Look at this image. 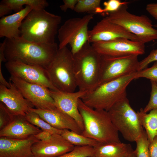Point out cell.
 I'll list each match as a JSON object with an SVG mask.
<instances>
[{"mask_svg":"<svg viewBox=\"0 0 157 157\" xmlns=\"http://www.w3.org/2000/svg\"><path fill=\"white\" fill-rule=\"evenodd\" d=\"M151 91L149 100L145 108L143 109L145 113L157 109V84L152 81H150Z\"/></svg>","mask_w":157,"mask_h":157,"instance_id":"obj_33","label":"cell"},{"mask_svg":"<svg viewBox=\"0 0 157 157\" xmlns=\"http://www.w3.org/2000/svg\"><path fill=\"white\" fill-rule=\"evenodd\" d=\"M108 112L114 126L125 140L135 142L143 132L137 112L131 107L126 96L116 103Z\"/></svg>","mask_w":157,"mask_h":157,"instance_id":"obj_8","label":"cell"},{"mask_svg":"<svg viewBox=\"0 0 157 157\" xmlns=\"http://www.w3.org/2000/svg\"><path fill=\"white\" fill-rule=\"evenodd\" d=\"M52 135L49 131L42 130L40 132L34 135L39 140L46 141L51 139Z\"/></svg>","mask_w":157,"mask_h":157,"instance_id":"obj_37","label":"cell"},{"mask_svg":"<svg viewBox=\"0 0 157 157\" xmlns=\"http://www.w3.org/2000/svg\"><path fill=\"white\" fill-rule=\"evenodd\" d=\"M3 103L0 102V130L13 119L15 117Z\"/></svg>","mask_w":157,"mask_h":157,"instance_id":"obj_32","label":"cell"},{"mask_svg":"<svg viewBox=\"0 0 157 157\" xmlns=\"http://www.w3.org/2000/svg\"><path fill=\"white\" fill-rule=\"evenodd\" d=\"M5 40L4 54L7 61L19 60L26 64L39 65L45 69L53 60L59 49L56 42L36 43L20 37Z\"/></svg>","mask_w":157,"mask_h":157,"instance_id":"obj_1","label":"cell"},{"mask_svg":"<svg viewBox=\"0 0 157 157\" xmlns=\"http://www.w3.org/2000/svg\"><path fill=\"white\" fill-rule=\"evenodd\" d=\"M101 57L88 42L73 55L74 73L79 90L88 93L98 86Z\"/></svg>","mask_w":157,"mask_h":157,"instance_id":"obj_4","label":"cell"},{"mask_svg":"<svg viewBox=\"0 0 157 157\" xmlns=\"http://www.w3.org/2000/svg\"><path fill=\"white\" fill-rule=\"evenodd\" d=\"M46 69L51 83L58 90L75 92L77 86L74 73L73 55L67 47L58 49Z\"/></svg>","mask_w":157,"mask_h":157,"instance_id":"obj_7","label":"cell"},{"mask_svg":"<svg viewBox=\"0 0 157 157\" xmlns=\"http://www.w3.org/2000/svg\"><path fill=\"white\" fill-rule=\"evenodd\" d=\"M8 88L0 84V101L14 115L25 116L34 108V106L26 99L15 85L9 81Z\"/></svg>","mask_w":157,"mask_h":157,"instance_id":"obj_16","label":"cell"},{"mask_svg":"<svg viewBox=\"0 0 157 157\" xmlns=\"http://www.w3.org/2000/svg\"><path fill=\"white\" fill-rule=\"evenodd\" d=\"M42 130L26 119L25 116L15 115L13 120L0 130V137L22 139L34 135Z\"/></svg>","mask_w":157,"mask_h":157,"instance_id":"obj_20","label":"cell"},{"mask_svg":"<svg viewBox=\"0 0 157 157\" xmlns=\"http://www.w3.org/2000/svg\"><path fill=\"white\" fill-rule=\"evenodd\" d=\"M93 147L95 157H127L134 150L129 144L121 142L99 143Z\"/></svg>","mask_w":157,"mask_h":157,"instance_id":"obj_22","label":"cell"},{"mask_svg":"<svg viewBox=\"0 0 157 157\" xmlns=\"http://www.w3.org/2000/svg\"><path fill=\"white\" fill-rule=\"evenodd\" d=\"M50 92L56 107L74 119L83 131L84 124L78 109V103L79 99L88 92L79 90L77 92H67L50 89Z\"/></svg>","mask_w":157,"mask_h":157,"instance_id":"obj_15","label":"cell"},{"mask_svg":"<svg viewBox=\"0 0 157 157\" xmlns=\"http://www.w3.org/2000/svg\"><path fill=\"white\" fill-rule=\"evenodd\" d=\"M128 4L122 5L117 10L108 13L105 18L135 35L144 44L157 40V29L154 28L151 19L145 15H137L129 13Z\"/></svg>","mask_w":157,"mask_h":157,"instance_id":"obj_6","label":"cell"},{"mask_svg":"<svg viewBox=\"0 0 157 157\" xmlns=\"http://www.w3.org/2000/svg\"><path fill=\"white\" fill-rule=\"evenodd\" d=\"M32 7L26 6L21 10L12 15L3 16L0 19V37L12 39L20 37L22 22Z\"/></svg>","mask_w":157,"mask_h":157,"instance_id":"obj_21","label":"cell"},{"mask_svg":"<svg viewBox=\"0 0 157 157\" xmlns=\"http://www.w3.org/2000/svg\"><path fill=\"white\" fill-rule=\"evenodd\" d=\"M156 61H157V49L151 50L147 56L139 61L138 72L147 67L150 63Z\"/></svg>","mask_w":157,"mask_h":157,"instance_id":"obj_34","label":"cell"},{"mask_svg":"<svg viewBox=\"0 0 157 157\" xmlns=\"http://www.w3.org/2000/svg\"><path fill=\"white\" fill-rule=\"evenodd\" d=\"M94 15L89 14L66 20L58 30V48L69 44L73 55L78 52L88 42V26Z\"/></svg>","mask_w":157,"mask_h":157,"instance_id":"obj_9","label":"cell"},{"mask_svg":"<svg viewBox=\"0 0 157 157\" xmlns=\"http://www.w3.org/2000/svg\"><path fill=\"white\" fill-rule=\"evenodd\" d=\"M100 85L110 81L138 72V56H101Z\"/></svg>","mask_w":157,"mask_h":157,"instance_id":"obj_10","label":"cell"},{"mask_svg":"<svg viewBox=\"0 0 157 157\" xmlns=\"http://www.w3.org/2000/svg\"><path fill=\"white\" fill-rule=\"evenodd\" d=\"M149 150L150 157H157V136L150 143Z\"/></svg>","mask_w":157,"mask_h":157,"instance_id":"obj_38","label":"cell"},{"mask_svg":"<svg viewBox=\"0 0 157 157\" xmlns=\"http://www.w3.org/2000/svg\"><path fill=\"white\" fill-rule=\"evenodd\" d=\"M61 135L66 140L74 146H90L94 147L98 143L96 140L68 129H64Z\"/></svg>","mask_w":157,"mask_h":157,"instance_id":"obj_25","label":"cell"},{"mask_svg":"<svg viewBox=\"0 0 157 157\" xmlns=\"http://www.w3.org/2000/svg\"><path fill=\"white\" fill-rule=\"evenodd\" d=\"M10 81L15 85L24 97L35 108L53 110L57 108L48 88L12 76L10 78Z\"/></svg>","mask_w":157,"mask_h":157,"instance_id":"obj_11","label":"cell"},{"mask_svg":"<svg viewBox=\"0 0 157 157\" xmlns=\"http://www.w3.org/2000/svg\"><path fill=\"white\" fill-rule=\"evenodd\" d=\"M91 44L94 49L102 56H139L144 54L145 52V44L126 38L96 42Z\"/></svg>","mask_w":157,"mask_h":157,"instance_id":"obj_13","label":"cell"},{"mask_svg":"<svg viewBox=\"0 0 157 157\" xmlns=\"http://www.w3.org/2000/svg\"><path fill=\"white\" fill-rule=\"evenodd\" d=\"M30 110L37 113L42 119L56 129H68L80 134L82 133V131L75 120L57 108L53 110L32 108Z\"/></svg>","mask_w":157,"mask_h":157,"instance_id":"obj_19","label":"cell"},{"mask_svg":"<svg viewBox=\"0 0 157 157\" xmlns=\"http://www.w3.org/2000/svg\"><path fill=\"white\" fill-rule=\"evenodd\" d=\"M135 142L136 147L134 151L136 157H150L149 150L150 142L145 130Z\"/></svg>","mask_w":157,"mask_h":157,"instance_id":"obj_28","label":"cell"},{"mask_svg":"<svg viewBox=\"0 0 157 157\" xmlns=\"http://www.w3.org/2000/svg\"><path fill=\"white\" fill-rule=\"evenodd\" d=\"M146 9L147 12L157 20V3H148L146 5Z\"/></svg>","mask_w":157,"mask_h":157,"instance_id":"obj_36","label":"cell"},{"mask_svg":"<svg viewBox=\"0 0 157 157\" xmlns=\"http://www.w3.org/2000/svg\"><path fill=\"white\" fill-rule=\"evenodd\" d=\"M24 6H31L33 9H45L49 3L46 0H3L0 3V17L8 14L12 10L18 12L24 8Z\"/></svg>","mask_w":157,"mask_h":157,"instance_id":"obj_23","label":"cell"},{"mask_svg":"<svg viewBox=\"0 0 157 157\" xmlns=\"http://www.w3.org/2000/svg\"><path fill=\"white\" fill-rule=\"evenodd\" d=\"M136 72L106 82L98 86L81 99L93 108L108 111L117 101L126 96V88L135 79Z\"/></svg>","mask_w":157,"mask_h":157,"instance_id":"obj_5","label":"cell"},{"mask_svg":"<svg viewBox=\"0 0 157 157\" xmlns=\"http://www.w3.org/2000/svg\"><path fill=\"white\" fill-rule=\"evenodd\" d=\"M141 78L149 79L150 81H153L157 84V61L154 62L151 67L137 72L135 79Z\"/></svg>","mask_w":157,"mask_h":157,"instance_id":"obj_31","label":"cell"},{"mask_svg":"<svg viewBox=\"0 0 157 157\" xmlns=\"http://www.w3.org/2000/svg\"><path fill=\"white\" fill-rule=\"evenodd\" d=\"M78 106L84 126L81 135L100 143L121 142L119 132L113 124L108 111L90 107L81 99L78 100Z\"/></svg>","mask_w":157,"mask_h":157,"instance_id":"obj_3","label":"cell"},{"mask_svg":"<svg viewBox=\"0 0 157 157\" xmlns=\"http://www.w3.org/2000/svg\"><path fill=\"white\" fill-rule=\"evenodd\" d=\"M78 0H63V4L60 6L61 10L66 12L69 9L74 10Z\"/></svg>","mask_w":157,"mask_h":157,"instance_id":"obj_35","label":"cell"},{"mask_svg":"<svg viewBox=\"0 0 157 157\" xmlns=\"http://www.w3.org/2000/svg\"><path fill=\"white\" fill-rule=\"evenodd\" d=\"M74 147L61 134H52L48 141L35 142L32 151L34 157H58L71 151Z\"/></svg>","mask_w":157,"mask_h":157,"instance_id":"obj_17","label":"cell"},{"mask_svg":"<svg viewBox=\"0 0 157 157\" xmlns=\"http://www.w3.org/2000/svg\"><path fill=\"white\" fill-rule=\"evenodd\" d=\"M127 157H136V155L133 150L132 152L130 153Z\"/></svg>","mask_w":157,"mask_h":157,"instance_id":"obj_40","label":"cell"},{"mask_svg":"<svg viewBox=\"0 0 157 157\" xmlns=\"http://www.w3.org/2000/svg\"><path fill=\"white\" fill-rule=\"evenodd\" d=\"M62 17L45 9H32L23 20L20 37L38 43H55Z\"/></svg>","mask_w":157,"mask_h":157,"instance_id":"obj_2","label":"cell"},{"mask_svg":"<svg viewBox=\"0 0 157 157\" xmlns=\"http://www.w3.org/2000/svg\"><path fill=\"white\" fill-rule=\"evenodd\" d=\"M5 46V40L4 39L2 42L0 43V68H1V65L2 62H7L4 54Z\"/></svg>","mask_w":157,"mask_h":157,"instance_id":"obj_39","label":"cell"},{"mask_svg":"<svg viewBox=\"0 0 157 157\" xmlns=\"http://www.w3.org/2000/svg\"><path fill=\"white\" fill-rule=\"evenodd\" d=\"M120 38L140 42L136 36L130 33L121 26L104 18L97 22L91 30H89L88 42L92 44Z\"/></svg>","mask_w":157,"mask_h":157,"instance_id":"obj_14","label":"cell"},{"mask_svg":"<svg viewBox=\"0 0 157 157\" xmlns=\"http://www.w3.org/2000/svg\"><path fill=\"white\" fill-rule=\"evenodd\" d=\"M94 156L93 147L88 146H75L71 151L58 157H87Z\"/></svg>","mask_w":157,"mask_h":157,"instance_id":"obj_29","label":"cell"},{"mask_svg":"<svg viewBox=\"0 0 157 157\" xmlns=\"http://www.w3.org/2000/svg\"><path fill=\"white\" fill-rule=\"evenodd\" d=\"M5 66L11 76L29 83L42 85L52 90H58L50 81L46 69L41 66L26 64L19 60L7 61Z\"/></svg>","mask_w":157,"mask_h":157,"instance_id":"obj_12","label":"cell"},{"mask_svg":"<svg viewBox=\"0 0 157 157\" xmlns=\"http://www.w3.org/2000/svg\"><path fill=\"white\" fill-rule=\"evenodd\" d=\"M153 26L155 27L156 29H157V24H155L154 25H153Z\"/></svg>","mask_w":157,"mask_h":157,"instance_id":"obj_41","label":"cell"},{"mask_svg":"<svg viewBox=\"0 0 157 157\" xmlns=\"http://www.w3.org/2000/svg\"><path fill=\"white\" fill-rule=\"evenodd\" d=\"M39 141L34 135L22 139L0 137V157H34L32 147Z\"/></svg>","mask_w":157,"mask_h":157,"instance_id":"obj_18","label":"cell"},{"mask_svg":"<svg viewBox=\"0 0 157 157\" xmlns=\"http://www.w3.org/2000/svg\"><path fill=\"white\" fill-rule=\"evenodd\" d=\"M87 157H95L94 156H88Z\"/></svg>","mask_w":157,"mask_h":157,"instance_id":"obj_42","label":"cell"},{"mask_svg":"<svg viewBox=\"0 0 157 157\" xmlns=\"http://www.w3.org/2000/svg\"><path fill=\"white\" fill-rule=\"evenodd\" d=\"M137 112L150 143L157 136V109L152 110L147 113H144L142 108Z\"/></svg>","mask_w":157,"mask_h":157,"instance_id":"obj_24","label":"cell"},{"mask_svg":"<svg viewBox=\"0 0 157 157\" xmlns=\"http://www.w3.org/2000/svg\"><path fill=\"white\" fill-rule=\"evenodd\" d=\"M129 1H122L119 0H109L103 3L104 8L101 7L97 9L95 14H100L104 15L105 13L113 12L117 10L122 5L128 4Z\"/></svg>","mask_w":157,"mask_h":157,"instance_id":"obj_30","label":"cell"},{"mask_svg":"<svg viewBox=\"0 0 157 157\" xmlns=\"http://www.w3.org/2000/svg\"><path fill=\"white\" fill-rule=\"evenodd\" d=\"M100 0H78L74 11L78 13L95 14L97 8L101 7Z\"/></svg>","mask_w":157,"mask_h":157,"instance_id":"obj_27","label":"cell"},{"mask_svg":"<svg viewBox=\"0 0 157 157\" xmlns=\"http://www.w3.org/2000/svg\"><path fill=\"white\" fill-rule=\"evenodd\" d=\"M25 117L30 123L41 128L42 130L47 131L52 134H61L62 133L63 130L58 129L52 127L34 111L30 110L26 114Z\"/></svg>","mask_w":157,"mask_h":157,"instance_id":"obj_26","label":"cell"}]
</instances>
